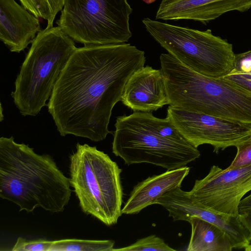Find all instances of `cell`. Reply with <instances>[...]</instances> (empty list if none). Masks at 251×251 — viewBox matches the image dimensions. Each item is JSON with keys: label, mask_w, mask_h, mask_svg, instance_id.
<instances>
[{"label": "cell", "mask_w": 251, "mask_h": 251, "mask_svg": "<svg viewBox=\"0 0 251 251\" xmlns=\"http://www.w3.org/2000/svg\"><path fill=\"white\" fill-rule=\"evenodd\" d=\"M251 73V50L235 54L234 67L230 74Z\"/></svg>", "instance_id": "22"}, {"label": "cell", "mask_w": 251, "mask_h": 251, "mask_svg": "<svg viewBox=\"0 0 251 251\" xmlns=\"http://www.w3.org/2000/svg\"><path fill=\"white\" fill-rule=\"evenodd\" d=\"M121 101L134 111L152 112L169 104L161 70L147 65L135 71L124 87Z\"/></svg>", "instance_id": "12"}, {"label": "cell", "mask_w": 251, "mask_h": 251, "mask_svg": "<svg viewBox=\"0 0 251 251\" xmlns=\"http://www.w3.org/2000/svg\"><path fill=\"white\" fill-rule=\"evenodd\" d=\"M70 183L83 213L107 226L122 215V170L102 151L77 143L70 156Z\"/></svg>", "instance_id": "6"}, {"label": "cell", "mask_w": 251, "mask_h": 251, "mask_svg": "<svg viewBox=\"0 0 251 251\" xmlns=\"http://www.w3.org/2000/svg\"><path fill=\"white\" fill-rule=\"evenodd\" d=\"M224 77L251 92V73L229 74Z\"/></svg>", "instance_id": "24"}, {"label": "cell", "mask_w": 251, "mask_h": 251, "mask_svg": "<svg viewBox=\"0 0 251 251\" xmlns=\"http://www.w3.org/2000/svg\"><path fill=\"white\" fill-rule=\"evenodd\" d=\"M52 241L46 239L28 240L19 237L13 251H50Z\"/></svg>", "instance_id": "20"}, {"label": "cell", "mask_w": 251, "mask_h": 251, "mask_svg": "<svg viewBox=\"0 0 251 251\" xmlns=\"http://www.w3.org/2000/svg\"><path fill=\"white\" fill-rule=\"evenodd\" d=\"M144 51L128 43L76 48L47 104L62 136L105 139L115 105L131 75L143 67Z\"/></svg>", "instance_id": "1"}, {"label": "cell", "mask_w": 251, "mask_h": 251, "mask_svg": "<svg viewBox=\"0 0 251 251\" xmlns=\"http://www.w3.org/2000/svg\"><path fill=\"white\" fill-rule=\"evenodd\" d=\"M237 149L236 155L227 167L237 168L251 165V142L240 146Z\"/></svg>", "instance_id": "21"}, {"label": "cell", "mask_w": 251, "mask_h": 251, "mask_svg": "<svg viewBox=\"0 0 251 251\" xmlns=\"http://www.w3.org/2000/svg\"><path fill=\"white\" fill-rule=\"evenodd\" d=\"M22 5L38 18L47 21V28L53 27L57 14L63 8L65 0H19Z\"/></svg>", "instance_id": "18"}, {"label": "cell", "mask_w": 251, "mask_h": 251, "mask_svg": "<svg viewBox=\"0 0 251 251\" xmlns=\"http://www.w3.org/2000/svg\"><path fill=\"white\" fill-rule=\"evenodd\" d=\"M41 30L36 17L15 0H0V39L10 51L19 53Z\"/></svg>", "instance_id": "14"}, {"label": "cell", "mask_w": 251, "mask_h": 251, "mask_svg": "<svg viewBox=\"0 0 251 251\" xmlns=\"http://www.w3.org/2000/svg\"><path fill=\"white\" fill-rule=\"evenodd\" d=\"M70 178L49 154H39L14 138H0V197L32 212H63L70 200Z\"/></svg>", "instance_id": "2"}, {"label": "cell", "mask_w": 251, "mask_h": 251, "mask_svg": "<svg viewBox=\"0 0 251 251\" xmlns=\"http://www.w3.org/2000/svg\"><path fill=\"white\" fill-rule=\"evenodd\" d=\"M191 235L187 251H231L227 234L217 226L197 217L190 218Z\"/></svg>", "instance_id": "16"}, {"label": "cell", "mask_w": 251, "mask_h": 251, "mask_svg": "<svg viewBox=\"0 0 251 251\" xmlns=\"http://www.w3.org/2000/svg\"><path fill=\"white\" fill-rule=\"evenodd\" d=\"M251 8V0H162L156 20H190L205 24L233 11L245 12Z\"/></svg>", "instance_id": "13"}, {"label": "cell", "mask_w": 251, "mask_h": 251, "mask_svg": "<svg viewBox=\"0 0 251 251\" xmlns=\"http://www.w3.org/2000/svg\"><path fill=\"white\" fill-rule=\"evenodd\" d=\"M168 117L194 146L208 144L220 150L251 142V124L224 119L170 105Z\"/></svg>", "instance_id": "9"}, {"label": "cell", "mask_w": 251, "mask_h": 251, "mask_svg": "<svg viewBox=\"0 0 251 251\" xmlns=\"http://www.w3.org/2000/svg\"><path fill=\"white\" fill-rule=\"evenodd\" d=\"M155 204L162 206L174 221L189 222L197 217L213 224L229 236L234 249H245L251 242V234L238 217L217 213L201 205L181 187L175 188L159 198Z\"/></svg>", "instance_id": "11"}, {"label": "cell", "mask_w": 251, "mask_h": 251, "mask_svg": "<svg viewBox=\"0 0 251 251\" xmlns=\"http://www.w3.org/2000/svg\"><path fill=\"white\" fill-rule=\"evenodd\" d=\"M190 168L184 166L167 170L160 175L149 176L138 182L130 192L122 209V213L135 214L146 207L155 204L157 200L168 192L181 186Z\"/></svg>", "instance_id": "15"}, {"label": "cell", "mask_w": 251, "mask_h": 251, "mask_svg": "<svg viewBox=\"0 0 251 251\" xmlns=\"http://www.w3.org/2000/svg\"><path fill=\"white\" fill-rule=\"evenodd\" d=\"M112 240L64 239L52 241L50 251H112Z\"/></svg>", "instance_id": "17"}, {"label": "cell", "mask_w": 251, "mask_h": 251, "mask_svg": "<svg viewBox=\"0 0 251 251\" xmlns=\"http://www.w3.org/2000/svg\"><path fill=\"white\" fill-rule=\"evenodd\" d=\"M144 2L147 4H151L154 2L156 0H142Z\"/></svg>", "instance_id": "25"}, {"label": "cell", "mask_w": 251, "mask_h": 251, "mask_svg": "<svg viewBox=\"0 0 251 251\" xmlns=\"http://www.w3.org/2000/svg\"><path fill=\"white\" fill-rule=\"evenodd\" d=\"M160 61L169 105L251 124V92L224 77L201 75L169 53Z\"/></svg>", "instance_id": "4"}, {"label": "cell", "mask_w": 251, "mask_h": 251, "mask_svg": "<svg viewBox=\"0 0 251 251\" xmlns=\"http://www.w3.org/2000/svg\"><path fill=\"white\" fill-rule=\"evenodd\" d=\"M112 152L127 165L147 163L171 170L186 166L201 155L168 118L134 111L117 117Z\"/></svg>", "instance_id": "3"}, {"label": "cell", "mask_w": 251, "mask_h": 251, "mask_svg": "<svg viewBox=\"0 0 251 251\" xmlns=\"http://www.w3.org/2000/svg\"><path fill=\"white\" fill-rule=\"evenodd\" d=\"M147 31L168 53L192 70L204 75L219 78L234 67L235 54L232 44L212 34L145 18Z\"/></svg>", "instance_id": "7"}, {"label": "cell", "mask_w": 251, "mask_h": 251, "mask_svg": "<svg viewBox=\"0 0 251 251\" xmlns=\"http://www.w3.org/2000/svg\"><path fill=\"white\" fill-rule=\"evenodd\" d=\"M238 217L251 234V194L243 198L240 202Z\"/></svg>", "instance_id": "23"}, {"label": "cell", "mask_w": 251, "mask_h": 251, "mask_svg": "<svg viewBox=\"0 0 251 251\" xmlns=\"http://www.w3.org/2000/svg\"><path fill=\"white\" fill-rule=\"evenodd\" d=\"M113 251H175L168 246L164 240L155 235L138 239L136 242L128 246L118 249H113Z\"/></svg>", "instance_id": "19"}, {"label": "cell", "mask_w": 251, "mask_h": 251, "mask_svg": "<svg viewBox=\"0 0 251 251\" xmlns=\"http://www.w3.org/2000/svg\"><path fill=\"white\" fill-rule=\"evenodd\" d=\"M127 0H65L58 26L84 46L125 43L132 36Z\"/></svg>", "instance_id": "8"}, {"label": "cell", "mask_w": 251, "mask_h": 251, "mask_svg": "<svg viewBox=\"0 0 251 251\" xmlns=\"http://www.w3.org/2000/svg\"><path fill=\"white\" fill-rule=\"evenodd\" d=\"M251 191V165L222 169L213 165L208 174L195 180L190 193L205 207L238 217V205Z\"/></svg>", "instance_id": "10"}, {"label": "cell", "mask_w": 251, "mask_h": 251, "mask_svg": "<svg viewBox=\"0 0 251 251\" xmlns=\"http://www.w3.org/2000/svg\"><path fill=\"white\" fill-rule=\"evenodd\" d=\"M76 48L74 41L58 26L38 32L21 66L11 93L22 115L35 116L47 106V100Z\"/></svg>", "instance_id": "5"}]
</instances>
